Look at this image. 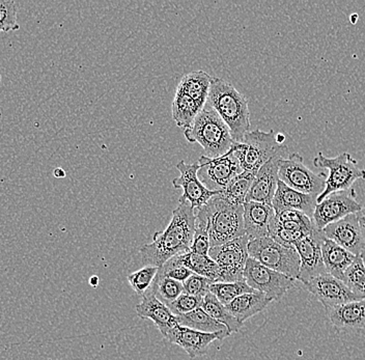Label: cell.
<instances>
[{
	"instance_id": "cell-1",
	"label": "cell",
	"mask_w": 365,
	"mask_h": 360,
	"mask_svg": "<svg viewBox=\"0 0 365 360\" xmlns=\"http://www.w3.org/2000/svg\"><path fill=\"white\" fill-rule=\"evenodd\" d=\"M196 214L184 197L173 211V217L164 231L155 232L153 242L140 250L143 265L160 268L171 257L189 252L195 232Z\"/></svg>"
},
{
	"instance_id": "cell-2",
	"label": "cell",
	"mask_w": 365,
	"mask_h": 360,
	"mask_svg": "<svg viewBox=\"0 0 365 360\" xmlns=\"http://www.w3.org/2000/svg\"><path fill=\"white\" fill-rule=\"evenodd\" d=\"M207 104L227 124L235 143H242L251 126L247 98L230 82L212 77Z\"/></svg>"
},
{
	"instance_id": "cell-3",
	"label": "cell",
	"mask_w": 365,
	"mask_h": 360,
	"mask_svg": "<svg viewBox=\"0 0 365 360\" xmlns=\"http://www.w3.org/2000/svg\"><path fill=\"white\" fill-rule=\"evenodd\" d=\"M196 215L202 216L207 221L211 248L246 235L243 205L232 204L219 193L198 209Z\"/></svg>"
},
{
	"instance_id": "cell-4",
	"label": "cell",
	"mask_w": 365,
	"mask_h": 360,
	"mask_svg": "<svg viewBox=\"0 0 365 360\" xmlns=\"http://www.w3.org/2000/svg\"><path fill=\"white\" fill-rule=\"evenodd\" d=\"M184 135L189 143H200L210 158L227 154L235 143L227 124L211 107L198 113L193 124L184 130Z\"/></svg>"
},
{
	"instance_id": "cell-5",
	"label": "cell",
	"mask_w": 365,
	"mask_h": 360,
	"mask_svg": "<svg viewBox=\"0 0 365 360\" xmlns=\"http://www.w3.org/2000/svg\"><path fill=\"white\" fill-rule=\"evenodd\" d=\"M230 151L238 158L244 172L257 173L274 156L287 153V147L278 143L273 130L257 129L248 132L242 143H234Z\"/></svg>"
},
{
	"instance_id": "cell-6",
	"label": "cell",
	"mask_w": 365,
	"mask_h": 360,
	"mask_svg": "<svg viewBox=\"0 0 365 360\" xmlns=\"http://www.w3.org/2000/svg\"><path fill=\"white\" fill-rule=\"evenodd\" d=\"M248 254L255 261L276 272L297 280L300 272V257L295 247H287L270 237L255 239L248 243Z\"/></svg>"
},
{
	"instance_id": "cell-7",
	"label": "cell",
	"mask_w": 365,
	"mask_h": 360,
	"mask_svg": "<svg viewBox=\"0 0 365 360\" xmlns=\"http://www.w3.org/2000/svg\"><path fill=\"white\" fill-rule=\"evenodd\" d=\"M314 164L316 168L329 170V175L326 180L325 190L318 197V202L331 193L352 188L353 184L357 180L365 179V170L360 168L358 161L346 152L333 158L326 157L323 153H319L314 157Z\"/></svg>"
},
{
	"instance_id": "cell-8",
	"label": "cell",
	"mask_w": 365,
	"mask_h": 360,
	"mask_svg": "<svg viewBox=\"0 0 365 360\" xmlns=\"http://www.w3.org/2000/svg\"><path fill=\"white\" fill-rule=\"evenodd\" d=\"M278 175L285 185L305 195L319 197L325 190L327 177L325 174L312 172L298 153H293L287 158L280 159Z\"/></svg>"
},
{
	"instance_id": "cell-9",
	"label": "cell",
	"mask_w": 365,
	"mask_h": 360,
	"mask_svg": "<svg viewBox=\"0 0 365 360\" xmlns=\"http://www.w3.org/2000/svg\"><path fill=\"white\" fill-rule=\"evenodd\" d=\"M247 235L211 248L209 257L220 268V282H235L244 280V271L250 259Z\"/></svg>"
},
{
	"instance_id": "cell-10",
	"label": "cell",
	"mask_w": 365,
	"mask_h": 360,
	"mask_svg": "<svg viewBox=\"0 0 365 360\" xmlns=\"http://www.w3.org/2000/svg\"><path fill=\"white\" fill-rule=\"evenodd\" d=\"M244 280L253 290L261 292L272 302H279L291 290L296 280L276 272L250 257L244 271Z\"/></svg>"
},
{
	"instance_id": "cell-11",
	"label": "cell",
	"mask_w": 365,
	"mask_h": 360,
	"mask_svg": "<svg viewBox=\"0 0 365 360\" xmlns=\"http://www.w3.org/2000/svg\"><path fill=\"white\" fill-rule=\"evenodd\" d=\"M200 165L197 175L202 183L211 191H220L237 175L244 172L234 153L228 151L217 158L202 155L197 161Z\"/></svg>"
},
{
	"instance_id": "cell-12",
	"label": "cell",
	"mask_w": 365,
	"mask_h": 360,
	"mask_svg": "<svg viewBox=\"0 0 365 360\" xmlns=\"http://www.w3.org/2000/svg\"><path fill=\"white\" fill-rule=\"evenodd\" d=\"M362 208L364 207L357 202V195L352 187L348 190L331 193L318 202L312 220L317 229L322 231L331 223L336 222L351 214H357Z\"/></svg>"
},
{
	"instance_id": "cell-13",
	"label": "cell",
	"mask_w": 365,
	"mask_h": 360,
	"mask_svg": "<svg viewBox=\"0 0 365 360\" xmlns=\"http://www.w3.org/2000/svg\"><path fill=\"white\" fill-rule=\"evenodd\" d=\"M323 238V232L316 227L312 234L301 239L294 245L300 257V272L297 280L302 284H307L314 277L327 272L322 254Z\"/></svg>"
},
{
	"instance_id": "cell-14",
	"label": "cell",
	"mask_w": 365,
	"mask_h": 360,
	"mask_svg": "<svg viewBox=\"0 0 365 360\" xmlns=\"http://www.w3.org/2000/svg\"><path fill=\"white\" fill-rule=\"evenodd\" d=\"M303 284L307 290L322 303L327 312L344 303L360 300L349 290L342 280L332 277L328 272L319 275Z\"/></svg>"
},
{
	"instance_id": "cell-15",
	"label": "cell",
	"mask_w": 365,
	"mask_h": 360,
	"mask_svg": "<svg viewBox=\"0 0 365 360\" xmlns=\"http://www.w3.org/2000/svg\"><path fill=\"white\" fill-rule=\"evenodd\" d=\"M177 168L181 175L173 179V185L175 189H182V197L190 202L194 210L202 208L212 197L218 195L219 191L209 190L200 181L197 175L198 163L188 164L182 160L177 164Z\"/></svg>"
},
{
	"instance_id": "cell-16",
	"label": "cell",
	"mask_w": 365,
	"mask_h": 360,
	"mask_svg": "<svg viewBox=\"0 0 365 360\" xmlns=\"http://www.w3.org/2000/svg\"><path fill=\"white\" fill-rule=\"evenodd\" d=\"M322 232L325 238L341 246L354 256L360 257L364 252L365 241L356 214H351L336 222L331 223L322 230Z\"/></svg>"
},
{
	"instance_id": "cell-17",
	"label": "cell",
	"mask_w": 365,
	"mask_h": 360,
	"mask_svg": "<svg viewBox=\"0 0 365 360\" xmlns=\"http://www.w3.org/2000/svg\"><path fill=\"white\" fill-rule=\"evenodd\" d=\"M284 154H277L264 164L255 175L246 202L272 205L274 195L279 182V161Z\"/></svg>"
},
{
	"instance_id": "cell-18",
	"label": "cell",
	"mask_w": 365,
	"mask_h": 360,
	"mask_svg": "<svg viewBox=\"0 0 365 360\" xmlns=\"http://www.w3.org/2000/svg\"><path fill=\"white\" fill-rule=\"evenodd\" d=\"M225 337L221 334H205L177 325L164 339L184 349L190 359H195L205 355L213 341H223Z\"/></svg>"
},
{
	"instance_id": "cell-19",
	"label": "cell",
	"mask_w": 365,
	"mask_h": 360,
	"mask_svg": "<svg viewBox=\"0 0 365 360\" xmlns=\"http://www.w3.org/2000/svg\"><path fill=\"white\" fill-rule=\"evenodd\" d=\"M143 300L136 307V313L139 318L150 319L158 327L162 336L165 337L168 332L178 324L177 318L171 313L168 305L160 302L154 292L148 289L145 295L141 296Z\"/></svg>"
},
{
	"instance_id": "cell-20",
	"label": "cell",
	"mask_w": 365,
	"mask_h": 360,
	"mask_svg": "<svg viewBox=\"0 0 365 360\" xmlns=\"http://www.w3.org/2000/svg\"><path fill=\"white\" fill-rule=\"evenodd\" d=\"M317 200L318 197L294 190L279 180L277 190L273 197L272 207L275 214L287 210H296V211L303 212L312 218L314 209L318 204Z\"/></svg>"
},
{
	"instance_id": "cell-21",
	"label": "cell",
	"mask_w": 365,
	"mask_h": 360,
	"mask_svg": "<svg viewBox=\"0 0 365 360\" xmlns=\"http://www.w3.org/2000/svg\"><path fill=\"white\" fill-rule=\"evenodd\" d=\"M244 206V227L250 240L269 237V225L275 216L272 205L246 202Z\"/></svg>"
},
{
	"instance_id": "cell-22",
	"label": "cell",
	"mask_w": 365,
	"mask_h": 360,
	"mask_svg": "<svg viewBox=\"0 0 365 360\" xmlns=\"http://www.w3.org/2000/svg\"><path fill=\"white\" fill-rule=\"evenodd\" d=\"M327 313L330 322L337 329H365V300L344 303Z\"/></svg>"
},
{
	"instance_id": "cell-23",
	"label": "cell",
	"mask_w": 365,
	"mask_h": 360,
	"mask_svg": "<svg viewBox=\"0 0 365 360\" xmlns=\"http://www.w3.org/2000/svg\"><path fill=\"white\" fill-rule=\"evenodd\" d=\"M322 254H323L324 265L327 272L341 280L344 277V272L357 257L325 237L322 242Z\"/></svg>"
},
{
	"instance_id": "cell-24",
	"label": "cell",
	"mask_w": 365,
	"mask_h": 360,
	"mask_svg": "<svg viewBox=\"0 0 365 360\" xmlns=\"http://www.w3.org/2000/svg\"><path fill=\"white\" fill-rule=\"evenodd\" d=\"M272 300L261 292L244 294L227 305V309L241 324L246 320L261 313Z\"/></svg>"
},
{
	"instance_id": "cell-25",
	"label": "cell",
	"mask_w": 365,
	"mask_h": 360,
	"mask_svg": "<svg viewBox=\"0 0 365 360\" xmlns=\"http://www.w3.org/2000/svg\"><path fill=\"white\" fill-rule=\"evenodd\" d=\"M212 76L205 71H194L182 77L178 88L188 95L196 104L204 109L211 88Z\"/></svg>"
},
{
	"instance_id": "cell-26",
	"label": "cell",
	"mask_w": 365,
	"mask_h": 360,
	"mask_svg": "<svg viewBox=\"0 0 365 360\" xmlns=\"http://www.w3.org/2000/svg\"><path fill=\"white\" fill-rule=\"evenodd\" d=\"M175 318L180 326L190 328L196 331L205 332V334H221L227 337L230 334L225 325L205 313L202 307L188 314L175 316Z\"/></svg>"
},
{
	"instance_id": "cell-27",
	"label": "cell",
	"mask_w": 365,
	"mask_h": 360,
	"mask_svg": "<svg viewBox=\"0 0 365 360\" xmlns=\"http://www.w3.org/2000/svg\"><path fill=\"white\" fill-rule=\"evenodd\" d=\"M177 257L180 263L188 268L191 272L207 277L213 282H220V268L209 256H200L194 252H187L178 254Z\"/></svg>"
},
{
	"instance_id": "cell-28",
	"label": "cell",
	"mask_w": 365,
	"mask_h": 360,
	"mask_svg": "<svg viewBox=\"0 0 365 360\" xmlns=\"http://www.w3.org/2000/svg\"><path fill=\"white\" fill-rule=\"evenodd\" d=\"M171 110L177 126L186 130L193 124L196 116L202 109L188 95L177 88Z\"/></svg>"
},
{
	"instance_id": "cell-29",
	"label": "cell",
	"mask_w": 365,
	"mask_h": 360,
	"mask_svg": "<svg viewBox=\"0 0 365 360\" xmlns=\"http://www.w3.org/2000/svg\"><path fill=\"white\" fill-rule=\"evenodd\" d=\"M255 175H257V173H242V174L237 175L235 179H232L225 188L219 191V195L232 204H245L246 197H247L248 192H250Z\"/></svg>"
},
{
	"instance_id": "cell-30",
	"label": "cell",
	"mask_w": 365,
	"mask_h": 360,
	"mask_svg": "<svg viewBox=\"0 0 365 360\" xmlns=\"http://www.w3.org/2000/svg\"><path fill=\"white\" fill-rule=\"evenodd\" d=\"M202 309H204L205 313L209 314L212 318L215 319L221 324L225 325L227 328L228 331H230V334L239 332L242 326H243L228 312L227 307L219 302L212 293L207 294L204 298Z\"/></svg>"
},
{
	"instance_id": "cell-31",
	"label": "cell",
	"mask_w": 365,
	"mask_h": 360,
	"mask_svg": "<svg viewBox=\"0 0 365 360\" xmlns=\"http://www.w3.org/2000/svg\"><path fill=\"white\" fill-rule=\"evenodd\" d=\"M255 292L257 291L253 290L251 287L248 286L245 280L235 282H214L210 289V293L213 294L217 299L225 307L239 296L247 293H255Z\"/></svg>"
},
{
	"instance_id": "cell-32",
	"label": "cell",
	"mask_w": 365,
	"mask_h": 360,
	"mask_svg": "<svg viewBox=\"0 0 365 360\" xmlns=\"http://www.w3.org/2000/svg\"><path fill=\"white\" fill-rule=\"evenodd\" d=\"M341 280L354 295L360 300H365V267L360 257H356Z\"/></svg>"
},
{
	"instance_id": "cell-33",
	"label": "cell",
	"mask_w": 365,
	"mask_h": 360,
	"mask_svg": "<svg viewBox=\"0 0 365 360\" xmlns=\"http://www.w3.org/2000/svg\"><path fill=\"white\" fill-rule=\"evenodd\" d=\"M150 289L154 292L160 302L166 305L175 302L184 293L182 282L168 277H155Z\"/></svg>"
},
{
	"instance_id": "cell-34",
	"label": "cell",
	"mask_w": 365,
	"mask_h": 360,
	"mask_svg": "<svg viewBox=\"0 0 365 360\" xmlns=\"http://www.w3.org/2000/svg\"><path fill=\"white\" fill-rule=\"evenodd\" d=\"M158 270L159 268L154 267V266H145L140 270L128 275L130 286L133 288L137 295L143 296L147 293L148 289L152 286Z\"/></svg>"
},
{
	"instance_id": "cell-35",
	"label": "cell",
	"mask_w": 365,
	"mask_h": 360,
	"mask_svg": "<svg viewBox=\"0 0 365 360\" xmlns=\"http://www.w3.org/2000/svg\"><path fill=\"white\" fill-rule=\"evenodd\" d=\"M210 250H211V243H210L209 232H207V221L202 216L196 215L195 232H194L192 245L189 252L200 256H209Z\"/></svg>"
},
{
	"instance_id": "cell-36",
	"label": "cell",
	"mask_w": 365,
	"mask_h": 360,
	"mask_svg": "<svg viewBox=\"0 0 365 360\" xmlns=\"http://www.w3.org/2000/svg\"><path fill=\"white\" fill-rule=\"evenodd\" d=\"M17 15V4L14 0H0V33L19 31Z\"/></svg>"
},
{
	"instance_id": "cell-37",
	"label": "cell",
	"mask_w": 365,
	"mask_h": 360,
	"mask_svg": "<svg viewBox=\"0 0 365 360\" xmlns=\"http://www.w3.org/2000/svg\"><path fill=\"white\" fill-rule=\"evenodd\" d=\"M193 273L188 268L182 266L178 259L177 256L171 257L163 266L159 268L157 277H168V279L178 280L184 282L189 279Z\"/></svg>"
},
{
	"instance_id": "cell-38",
	"label": "cell",
	"mask_w": 365,
	"mask_h": 360,
	"mask_svg": "<svg viewBox=\"0 0 365 360\" xmlns=\"http://www.w3.org/2000/svg\"><path fill=\"white\" fill-rule=\"evenodd\" d=\"M202 302H204V298L202 297L182 293L178 299L170 303L168 307L170 309L171 313L175 314V316H179V314H188L190 312L200 309V307H202Z\"/></svg>"
},
{
	"instance_id": "cell-39",
	"label": "cell",
	"mask_w": 365,
	"mask_h": 360,
	"mask_svg": "<svg viewBox=\"0 0 365 360\" xmlns=\"http://www.w3.org/2000/svg\"><path fill=\"white\" fill-rule=\"evenodd\" d=\"M212 284L214 282L211 279L193 273L189 279L182 282V287L184 293L205 298L210 293Z\"/></svg>"
},
{
	"instance_id": "cell-40",
	"label": "cell",
	"mask_w": 365,
	"mask_h": 360,
	"mask_svg": "<svg viewBox=\"0 0 365 360\" xmlns=\"http://www.w3.org/2000/svg\"><path fill=\"white\" fill-rule=\"evenodd\" d=\"M356 216H357L358 222H359L360 230H361L362 236H364V239L365 241V207L364 208L360 210V211L358 212L357 214H356Z\"/></svg>"
},
{
	"instance_id": "cell-41",
	"label": "cell",
	"mask_w": 365,
	"mask_h": 360,
	"mask_svg": "<svg viewBox=\"0 0 365 360\" xmlns=\"http://www.w3.org/2000/svg\"><path fill=\"white\" fill-rule=\"evenodd\" d=\"M54 177L58 178V179H61V178H65L66 177V172L63 170V168H57L56 170H54L53 172Z\"/></svg>"
},
{
	"instance_id": "cell-42",
	"label": "cell",
	"mask_w": 365,
	"mask_h": 360,
	"mask_svg": "<svg viewBox=\"0 0 365 360\" xmlns=\"http://www.w3.org/2000/svg\"><path fill=\"white\" fill-rule=\"evenodd\" d=\"M360 259H361L362 263H364L365 267V248L364 252H361V254H360Z\"/></svg>"
},
{
	"instance_id": "cell-43",
	"label": "cell",
	"mask_w": 365,
	"mask_h": 360,
	"mask_svg": "<svg viewBox=\"0 0 365 360\" xmlns=\"http://www.w3.org/2000/svg\"><path fill=\"white\" fill-rule=\"evenodd\" d=\"M0 81H1V75H0Z\"/></svg>"
}]
</instances>
